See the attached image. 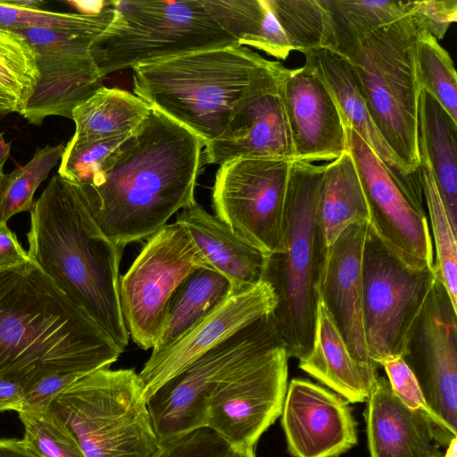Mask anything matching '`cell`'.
Wrapping results in <instances>:
<instances>
[{
	"label": "cell",
	"mask_w": 457,
	"mask_h": 457,
	"mask_svg": "<svg viewBox=\"0 0 457 457\" xmlns=\"http://www.w3.org/2000/svg\"><path fill=\"white\" fill-rule=\"evenodd\" d=\"M205 143L152 109L137 129L79 184L90 212L117 245L149 237L195 200Z\"/></svg>",
	"instance_id": "6da1fadb"
},
{
	"label": "cell",
	"mask_w": 457,
	"mask_h": 457,
	"mask_svg": "<svg viewBox=\"0 0 457 457\" xmlns=\"http://www.w3.org/2000/svg\"><path fill=\"white\" fill-rule=\"evenodd\" d=\"M122 353L31 259L0 269V378L26 392L51 374L109 368Z\"/></svg>",
	"instance_id": "7a4b0ae2"
},
{
	"label": "cell",
	"mask_w": 457,
	"mask_h": 457,
	"mask_svg": "<svg viewBox=\"0 0 457 457\" xmlns=\"http://www.w3.org/2000/svg\"><path fill=\"white\" fill-rule=\"evenodd\" d=\"M29 212L31 260L123 352L129 338L120 300L124 248L101 230L80 185L58 174Z\"/></svg>",
	"instance_id": "3957f363"
},
{
	"label": "cell",
	"mask_w": 457,
	"mask_h": 457,
	"mask_svg": "<svg viewBox=\"0 0 457 457\" xmlns=\"http://www.w3.org/2000/svg\"><path fill=\"white\" fill-rule=\"evenodd\" d=\"M289 70L246 46H231L136 65L133 90L207 144L225 132L244 102L279 91Z\"/></svg>",
	"instance_id": "277c9868"
},
{
	"label": "cell",
	"mask_w": 457,
	"mask_h": 457,
	"mask_svg": "<svg viewBox=\"0 0 457 457\" xmlns=\"http://www.w3.org/2000/svg\"><path fill=\"white\" fill-rule=\"evenodd\" d=\"M325 165L294 160L287 184L281 249L263 256L261 279L272 288V316L288 357L298 360L312 349L317 286L326 255L318 204Z\"/></svg>",
	"instance_id": "5b68a950"
},
{
	"label": "cell",
	"mask_w": 457,
	"mask_h": 457,
	"mask_svg": "<svg viewBox=\"0 0 457 457\" xmlns=\"http://www.w3.org/2000/svg\"><path fill=\"white\" fill-rule=\"evenodd\" d=\"M418 32L408 14L364 37L328 32L323 48L352 65L380 135L406 176L421 181L417 144L420 89L414 62Z\"/></svg>",
	"instance_id": "8992f818"
},
{
	"label": "cell",
	"mask_w": 457,
	"mask_h": 457,
	"mask_svg": "<svg viewBox=\"0 0 457 457\" xmlns=\"http://www.w3.org/2000/svg\"><path fill=\"white\" fill-rule=\"evenodd\" d=\"M47 410L86 457H152L161 447L133 369L95 370L63 389Z\"/></svg>",
	"instance_id": "52a82bcc"
},
{
	"label": "cell",
	"mask_w": 457,
	"mask_h": 457,
	"mask_svg": "<svg viewBox=\"0 0 457 457\" xmlns=\"http://www.w3.org/2000/svg\"><path fill=\"white\" fill-rule=\"evenodd\" d=\"M111 5L112 21L91 46L103 78L155 60L238 46L203 0L111 1Z\"/></svg>",
	"instance_id": "ba28073f"
},
{
	"label": "cell",
	"mask_w": 457,
	"mask_h": 457,
	"mask_svg": "<svg viewBox=\"0 0 457 457\" xmlns=\"http://www.w3.org/2000/svg\"><path fill=\"white\" fill-rule=\"evenodd\" d=\"M280 342L284 341L271 312L218 344L164 383L146 401L160 445L204 428L215 389Z\"/></svg>",
	"instance_id": "9c48e42d"
},
{
	"label": "cell",
	"mask_w": 457,
	"mask_h": 457,
	"mask_svg": "<svg viewBox=\"0 0 457 457\" xmlns=\"http://www.w3.org/2000/svg\"><path fill=\"white\" fill-rule=\"evenodd\" d=\"M436 278L394 255L368 225L361 259L363 317L370 360L403 357L411 329Z\"/></svg>",
	"instance_id": "30bf717a"
},
{
	"label": "cell",
	"mask_w": 457,
	"mask_h": 457,
	"mask_svg": "<svg viewBox=\"0 0 457 457\" xmlns=\"http://www.w3.org/2000/svg\"><path fill=\"white\" fill-rule=\"evenodd\" d=\"M199 268L209 267L178 222L165 225L148 237L120 284L124 322L138 347L153 349L174 293Z\"/></svg>",
	"instance_id": "8fae6325"
},
{
	"label": "cell",
	"mask_w": 457,
	"mask_h": 457,
	"mask_svg": "<svg viewBox=\"0 0 457 457\" xmlns=\"http://www.w3.org/2000/svg\"><path fill=\"white\" fill-rule=\"evenodd\" d=\"M292 162L240 158L221 164L215 176V215L263 256L281 249Z\"/></svg>",
	"instance_id": "7c38bea8"
},
{
	"label": "cell",
	"mask_w": 457,
	"mask_h": 457,
	"mask_svg": "<svg viewBox=\"0 0 457 457\" xmlns=\"http://www.w3.org/2000/svg\"><path fill=\"white\" fill-rule=\"evenodd\" d=\"M288 359L280 342L224 380L209 400L205 427L233 449L254 448L281 414Z\"/></svg>",
	"instance_id": "4fadbf2b"
},
{
	"label": "cell",
	"mask_w": 457,
	"mask_h": 457,
	"mask_svg": "<svg viewBox=\"0 0 457 457\" xmlns=\"http://www.w3.org/2000/svg\"><path fill=\"white\" fill-rule=\"evenodd\" d=\"M14 31L34 49L40 74L19 114L36 126L49 116L71 119L72 110L103 87L104 78L91 54V46L101 34L39 28Z\"/></svg>",
	"instance_id": "5bb4252c"
},
{
	"label": "cell",
	"mask_w": 457,
	"mask_h": 457,
	"mask_svg": "<svg viewBox=\"0 0 457 457\" xmlns=\"http://www.w3.org/2000/svg\"><path fill=\"white\" fill-rule=\"evenodd\" d=\"M345 126L347 149L354 161L366 199L369 227L408 267L433 269L434 249L427 215L411 205L378 155Z\"/></svg>",
	"instance_id": "9a60e30c"
},
{
	"label": "cell",
	"mask_w": 457,
	"mask_h": 457,
	"mask_svg": "<svg viewBox=\"0 0 457 457\" xmlns=\"http://www.w3.org/2000/svg\"><path fill=\"white\" fill-rule=\"evenodd\" d=\"M402 358L430 408L457 432V308L437 276Z\"/></svg>",
	"instance_id": "2e32d148"
},
{
	"label": "cell",
	"mask_w": 457,
	"mask_h": 457,
	"mask_svg": "<svg viewBox=\"0 0 457 457\" xmlns=\"http://www.w3.org/2000/svg\"><path fill=\"white\" fill-rule=\"evenodd\" d=\"M270 286L261 279L230 293L165 350L151 354L138 373L146 401L168 380L235 333L276 307Z\"/></svg>",
	"instance_id": "e0dca14e"
},
{
	"label": "cell",
	"mask_w": 457,
	"mask_h": 457,
	"mask_svg": "<svg viewBox=\"0 0 457 457\" xmlns=\"http://www.w3.org/2000/svg\"><path fill=\"white\" fill-rule=\"evenodd\" d=\"M278 94L291 135L295 160L334 161L347 151L346 126L338 105L312 62L289 70Z\"/></svg>",
	"instance_id": "ac0fdd59"
},
{
	"label": "cell",
	"mask_w": 457,
	"mask_h": 457,
	"mask_svg": "<svg viewBox=\"0 0 457 457\" xmlns=\"http://www.w3.org/2000/svg\"><path fill=\"white\" fill-rule=\"evenodd\" d=\"M280 415L293 457H337L357 443L348 402L309 380L290 381Z\"/></svg>",
	"instance_id": "d6986e66"
},
{
	"label": "cell",
	"mask_w": 457,
	"mask_h": 457,
	"mask_svg": "<svg viewBox=\"0 0 457 457\" xmlns=\"http://www.w3.org/2000/svg\"><path fill=\"white\" fill-rule=\"evenodd\" d=\"M368 225L366 221L351 224L327 248L317 294L353 357L377 370L370 357L363 317L361 259Z\"/></svg>",
	"instance_id": "ffe728a7"
},
{
	"label": "cell",
	"mask_w": 457,
	"mask_h": 457,
	"mask_svg": "<svg viewBox=\"0 0 457 457\" xmlns=\"http://www.w3.org/2000/svg\"><path fill=\"white\" fill-rule=\"evenodd\" d=\"M204 161L219 164L240 158L294 161L288 123L278 92H266L244 102L225 132L204 145Z\"/></svg>",
	"instance_id": "44dd1931"
},
{
	"label": "cell",
	"mask_w": 457,
	"mask_h": 457,
	"mask_svg": "<svg viewBox=\"0 0 457 457\" xmlns=\"http://www.w3.org/2000/svg\"><path fill=\"white\" fill-rule=\"evenodd\" d=\"M304 56L312 62L332 94L345 124L378 155L411 205L426 215L421 181L406 176L399 160L380 135L352 65L338 54L326 48L309 52Z\"/></svg>",
	"instance_id": "7402d4cb"
},
{
	"label": "cell",
	"mask_w": 457,
	"mask_h": 457,
	"mask_svg": "<svg viewBox=\"0 0 457 457\" xmlns=\"http://www.w3.org/2000/svg\"><path fill=\"white\" fill-rule=\"evenodd\" d=\"M366 401L370 457H431L438 453L433 424L407 407L387 378L377 377Z\"/></svg>",
	"instance_id": "603a6c76"
},
{
	"label": "cell",
	"mask_w": 457,
	"mask_h": 457,
	"mask_svg": "<svg viewBox=\"0 0 457 457\" xmlns=\"http://www.w3.org/2000/svg\"><path fill=\"white\" fill-rule=\"evenodd\" d=\"M209 268L229 282L231 291L254 285L262 277L263 254L196 201L178 214Z\"/></svg>",
	"instance_id": "cb8c5ba5"
},
{
	"label": "cell",
	"mask_w": 457,
	"mask_h": 457,
	"mask_svg": "<svg viewBox=\"0 0 457 457\" xmlns=\"http://www.w3.org/2000/svg\"><path fill=\"white\" fill-rule=\"evenodd\" d=\"M299 367L350 403L367 400L377 370L358 362L351 354L329 312L318 298L314 339Z\"/></svg>",
	"instance_id": "d4e9b609"
},
{
	"label": "cell",
	"mask_w": 457,
	"mask_h": 457,
	"mask_svg": "<svg viewBox=\"0 0 457 457\" xmlns=\"http://www.w3.org/2000/svg\"><path fill=\"white\" fill-rule=\"evenodd\" d=\"M417 121L419 158L428 162L446 213L457 231V123L424 89L419 96Z\"/></svg>",
	"instance_id": "484cf974"
},
{
	"label": "cell",
	"mask_w": 457,
	"mask_h": 457,
	"mask_svg": "<svg viewBox=\"0 0 457 457\" xmlns=\"http://www.w3.org/2000/svg\"><path fill=\"white\" fill-rule=\"evenodd\" d=\"M151 110L135 94L103 86L72 110L75 132L69 142L79 144L129 136Z\"/></svg>",
	"instance_id": "4316f807"
},
{
	"label": "cell",
	"mask_w": 457,
	"mask_h": 457,
	"mask_svg": "<svg viewBox=\"0 0 457 457\" xmlns=\"http://www.w3.org/2000/svg\"><path fill=\"white\" fill-rule=\"evenodd\" d=\"M318 214L327 248L351 224L358 221L369 223L366 199L348 150L325 165Z\"/></svg>",
	"instance_id": "83f0119b"
},
{
	"label": "cell",
	"mask_w": 457,
	"mask_h": 457,
	"mask_svg": "<svg viewBox=\"0 0 457 457\" xmlns=\"http://www.w3.org/2000/svg\"><path fill=\"white\" fill-rule=\"evenodd\" d=\"M218 25L240 46H248L278 60L293 50L268 0H203Z\"/></svg>",
	"instance_id": "f1b7e54d"
},
{
	"label": "cell",
	"mask_w": 457,
	"mask_h": 457,
	"mask_svg": "<svg viewBox=\"0 0 457 457\" xmlns=\"http://www.w3.org/2000/svg\"><path fill=\"white\" fill-rule=\"evenodd\" d=\"M231 291L229 282L210 268H199L190 274L174 293L163 328L152 349L156 354L173 344Z\"/></svg>",
	"instance_id": "f546056e"
},
{
	"label": "cell",
	"mask_w": 457,
	"mask_h": 457,
	"mask_svg": "<svg viewBox=\"0 0 457 457\" xmlns=\"http://www.w3.org/2000/svg\"><path fill=\"white\" fill-rule=\"evenodd\" d=\"M419 169L435 242L434 268L453 304L457 308V231L446 213L428 162L420 159Z\"/></svg>",
	"instance_id": "4dcf8cb0"
},
{
	"label": "cell",
	"mask_w": 457,
	"mask_h": 457,
	"mask_svg": "<svg viewBox=\"0 0 457 457\" xmlns=\"http://www.w3.org/2000/svg\"><path fill=\"white\" fill-rule=\"evenodd\" d=\"M327 12V31L364 37L406 15L408 1L320 0Z\"/></svg>",
	"instance_id": "1f68e13d"
},
{
	"label": "cell",
	"mask_w": 457,
	"mask_h": 457,
	"mask_svg": "<svg viewBox=\"0 0 457 457\" xmlns=\"http://www.w3.org/2000/svg\"><path fill=\"white\" fill-rule=\"evenodd\" d=\"M414 62L420 89L430 94L457 123V75L448 52L421 30L415 42Z\"/></svg>",
	"instance_id": "d6a6232c"
},
{
	"label": "cell",
	"mask_w": 457,
	"mask_h": 457,
	"mask_svg": "<svg viewBox=\"0 0 457 457\" xmlns=\"http://www.w3.org/2000/svg\"><path fill=\"white\" fill-rule=\"evenodd\" d=\"M40 74L36 53L20 33L0 26V95L20 113L33 95Z\"/></svg>",
	"instance_id": "836d02e7"
},
{
	"label": "cell",
	"mask_w": 457,
	"mask_h": 457,
	"mask_svg": "<svg viewBox=\"0 0 457 457\" xmlns=\"http://www.w3.org/2000/svg\"><path fill=\"white\" fill-rule=\"evenodd\" d=\"M65 145L38 147L25 165L4 175L0 179V221L7 223L13 215L31 210L37 188L61 162Z\"/></svg>",
	"instance_id": "e575fe53"
},
{
	"label": "cell",
	"mask_w": 457,
	"mask_h": 457,
	"mask_svg": "<svg viewBox=\"0 0 457 457\" xmlns=\"http://www.w3.org/2000/svg\"><path fill=\"white\" fill-rule=\"evenodd\" d=\"M294 51L305 54L323 48L327 12L320 0H268Z\"/></svg>",
	"instance_id": "d590c367"
},
{
	"label": "cell",
	"mask_w": 457,
	"mask_h": 457,
	"mask_svg": "<svg viewBox=\"0 0 457 457\" xmlns=\"http://www.w3.org/2000/svg\"><path fill=\"white\" fill-rule=\"evenodd\" d=\"M113 18V9L109 4L99 12H58L34 10L10 4L0 0V26L11 29L39 28L53 30L93 32L102 34Z\"/></svg>",
	"instance_id": "8d00e7d4"
},
{
	"label": "cell",
	"mask_w": 457,
	"mask_h": 457,
	"mask_svg": "<svg viewBox=\"0 0 457 457\" xmlns=\"http://www.w3.org/2000/svg\"><path fill=\"white\" fill-rule=\"evenodd\" d=\"M24 443L39 457H86L70 429L48 410L18 412Z\"/></svg>",
	"instance_id": "74e56055"
},
{
	"label": "cell",
	"mask_w": 457,
	"mask_h": 457,
	"mask_svg": "<svg viewBox=\"0 0 457 457\" xmlns=\"http://www.w3.org/2000/svg\"><path fill=\"white\" fill-rule=\"evenodd\" d=\"M395 395L410 409L424 415L435 428L438 445L447 446L457 432L453 431L428 405L418 381L402 357L380 364Z\"/></svg>",
	"instance_id": "f35d334b"
},
{
	"label": "cell",
	"mask_w": 457,
	"mask_h": 457,
	"mask_svg": "<svg viewBox=\"0 0 457 457\" xmlns=\"http://www.w3.org/2000/svg\"><path fill=\"white\" fill-rule=\"evenodd\" d=\"M130 135L79 144L68 142L58 175L79 184L89 182L104 161Z\"/></svg>",
	"instance_id": "ab89813d"
},
{
	"label": "cell",
	"mask_w": 457,
	"mask_h": 457,
	"mask_svg": "<svg viewBox=\"0 0 457 457\" xmlns=\"http://www.w3.org/2000/svg\"><path fill=\"white\" fill-rule=\"evenodd\" d=\"M232 448L209 428H201L163 445L152 457H227Z\"/></svg>",
	"instance_id": "60d3db41"
},
{
	"label": "cell",
	"mask_w": 457,
	"mask_h": 457,
	"mask_svg": "<svg viewBox=\"0 0 457 457\" xmlns=\"http://www.w3.org/2000/svg\"><path fill=\"white\" fill-rule=\"evenodd\" d=\"M408 12L419 31L441 40L457 21L456 0L408 1Z\"/></svg>",
	"instance_id": "b9f144b4"
},
{
	"label": "cell",
	"mask_w": 457,
	"mask_h": 457,
	"mask_svg": "<svg viewBox=\"0 0 457 457\" xmlns=\"http://www.w3.org/2000/svg\"><path fill=\"white\" fill-rule=\"evenodd\" d=\"M30 256L19 243L16 235L0 221V269L11 267L30 260Z\"/></svg>",
	"instance_id": "7bdbcfd3"
},
{
	"label": "cell",
	"mask_w": 457,
	"mask_h": 457,
	"mask_svg": "<svg viewBox=\"0 0 457 457\" xmlns=\"http://www.w3.org/2000/svg\"><path fill=\"white\" fill-rule=\"evenodd\" d=\"M25 389L17 381L0 378V411L24 409Z\"/></svg>",
	"instance_id": "ee69618b"
},
{
	"label": "cell",
	"mask_w": 457,
	"mask_h": 457,
	"mask_svg": "<svg viewBox=\"0 0 457 457\" xmlns=\"http://www.w3.org/2000/svg\"><path fill=\"white\" fill-rule=\"evenodd\" d=\"M0 457H39L22 439H0Z\"/></svg>",
	"instance_id": "f6af8a7d"
},
{
	"label": "cell",
	"mask_w": 457,
	"mask_h": 457,
	"mask_svg": "<svg viewBox=\"0 0 457 457\" xmlns=\"http://www.w3.org/2000/svg\"><path fill=\"white\" fill-rule=\"evenodd\" d=\"M4 132H0V179L4 177V165L8 160L11 151V143L6 142Z\"/></svg>",
	"instance_id": "bcb514c9"
},
{
	"label": "cell",
	"mask_w": 457,
	"mask_h": 457,
	"mask_svg": "<svg viewBox=\"0 0 457 457\" xmlns=\"http://www.w3.org/2000/svg\"><path fill=\"white\" fill-rule=\"evenodd\" d=\"M7 3L22 8L42 10L45 2L39 0H6Z\"/></svg>",
	"instance_id": "7dc6e473"
},
{
	"label": "cell",
	"mask_w": 457,
	"mask_h": 457,
	"mask_svg": "<svg viewBox=\"0 0 457 457\" xmlns=\"http://www.w3.org/2000/svg\"><path fill=\"white\" fill-rule=\"evenodd\" d=\"M16 105L6 97L0 95V119L12 112H18Z\"/></svg>",
	"instance_id": "c3c4849f"
},
{
	"label": "cell",
	"mask_w": 457,
	"mask_h": 457,
	"mask_svg": "<svg viewBox=\"0 0 457 457\" xmlns=\"http://www.w3.org/2000/svg\"><path fill=\"white\" fill-rule=\"evenodd\" d=\"M227 457H256L254 448L250 449H233Z\"/></svg>",
	"instance_id": "681fc988"
},
{
	"label": "cell",
	"mask_w": 457,
	"mask_h": 457,
	"mask_svg": "<svg viewBox=\"0 0 457 457\" xmlns=\"http://www.w3.org/2000/svg\"><path fill=\"white\" fill-rule=\"evenodd\" d=\"M431 457H457V438L452 439L444 455L438 453Z\"/></svg>",
	"instance_id": "f907efd6"
}]
</instances>
